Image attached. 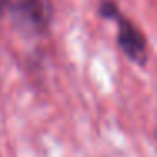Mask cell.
I'll return each mask as SVG.
<instances>
[{
  "instance_id": "1",
  "label": "cell",
  "mask_w": 157,
  "mask_h": 157,
  "mask_svg": "<svg viewBox=\"0 0 157 157\" xmlns=\"http://www.w3.org/2000/svg\"><path fill=\"white\" fill-rule=\"evenodd\" d=\"M101 15L117 21V24H118V46L125 52V56H128L132 61L139 63V64L145 61L147 46H145V39H144L142 32L128 19L120 15V12L117 10V5L110 4V2L103 4L101 5Z\"/></svg>"
},
{
  "instance_id": "2",
  "label": "cell",
  "mask_w": 157,
  "mask_h": 157,
  "mask_svg": "<svg viewBox=\"0 0 157 157\" xmlns=\"http://www.w3.org/2000/svg\"><path fill=\"white\" fill-rule=\"evenodd\" d=\"M2 2H10V0H0V4H2Z\"/></svg>"
}]
</instances>
